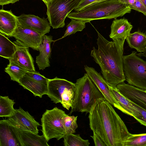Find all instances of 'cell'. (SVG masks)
Instances as JSON below:
<instances>
[{"mask_svg": "<svg viewBox=\"0 0 146 146\" xmlns=\"http://www.w3.org/2000/svg\"><path fill=\"white\" fill-rule=\"evenodd\" d=\"M88 117L91 129L107 146H124L130 133L112 105L104 98L96 100Z\"/></svg>", "mask_w": 146, "mask_h": 146, "instance_id": "1", "label": "cell"}, {"mask_svg": "<svg viewBox=\"0 0 146 146\" xmlns=\"http://www.w3.org/2000/svg\"><path fill=\"white\" fill-rule=\"evenodd\" d=\"M98 48L93 47L91 56L100 67L102 76L115 87L126 80L123 71V45L125 40L110 41L97 31Z\"/></svg>", "mask_w": 146, "mask_h": 146, "instance_id": "2", "label": "cell"}, {"mask_svg": "<svg viewBox=\"0 0 146 146\" xmlns=\"http://www.w3.org/2000/svg\"><path fill=\"white\" fill-rule=\"evenodd\" d=\"M131 10L129 5L119 0H107L92 4L80 11L71 12L67 17L87 23L96 20L116 19L130 13Z\"/></svg>", "mask_w": 146, "mask_h": 146, "instance_id": "3", "label": "cell"}, {"mask_svg": "<svg viewBox=\"0 0 146 146\" xmlns=\"http://www.w3.org/2000/svg\"><path fill=\"white\" fill-rule=\"evenodd\" d=\"M74 84L75 94L70 115L73 112L89 113L97 99L104 98L86 73Z\"/></svg>", "mask_w": 146, "mask_h": 146, "instance_id": "4", "label": "cell"}, {"mask_svg": "<svg viewBox=\"0 0 146 146\" xmlns=\"http://www.w3.org/2000/svg\"><path fill=\"white\" fill-rule=\"evenodd\" d=\"M75 92V84L72 82L57 77L48 79V96L54 103H60L68 110L72 106Z\"/></svg>", "mask_w": 146, "mask_h": 146, "instance_id": "5", "label": "cell"}, {"mask_svg": "<svg viewBox=\"0 0 146 146\" xmlns=\"http://www.w3.org/2000/svg\"><path fill=\"white\" fill-rule=\"evenodd\" d=\"M123 71L126 80L129 84L146 90V61L133 51L123 56Z\"/></svg>", "mask_w": 146, "mask_h": 146, "instance_id": "6", "label": "cell"}, {"mask_svg": "<svg viewBox=\"0 0 146 146\" xmlns=\"http://www.w3.org/2000/svg\"><path fill=\"white\" fill-rule=\"evenodd\" d=\"M67 114L56 107L46 110L43 113L41 119V131L48 141L53 138L58 140L65 136L62 119Z\"/></svg>", "mask_w": 146, "mask_h": 146, "instance_id": "7", "label": "cell"}, {"mask_svg": "<svg viewBox=\"0 0 146 146\" xmlns=\"http://www.w3.org/2000/svg\"><path fill=\"white\" fill-rule=\"evenodd\" d=\"M81 0H50L46 5V15L53 29L63 27L65 20Z\"/></svg>", "mask_w": 146, "mask_h": 146, "instance_id": "8", "label": "cell"}, {"mask_svg": "<svg viewBox=\"0 0 146 146\" xmlns=\"http://www.w3.org/2000/svg\"><path fill=\"white\" fill-rule=\"evenodd\" d=\"M48 79L36 71H27L18 83L24 89L31 92L36 97L42 98L47 94Z\"/></svg>", "mask_w": 146, "mask_h": 146, "instance_id": "9", "label": "cell"}, {"mask_svg": "<svg viewBox=\"0 0 146 146\" xmlns=\"http://www.w3.org/2000/svg\"><path fill=\"white\" fill-rule=\"evenodd\" d=\"M6 120L11 125L20 130L38 134V127L40 125L27 111H24L21 107L15 109L13 114Z\"/></svg>", "mask_w": 146, "mask_h": 146, "instance_id": "10", "label": "cell"}, {"mask_svg": "<svg viewBox=\"0 0 146 146\" xmlns=\"http://www.w3.org/2000/svg\"><path fill=\"white\" fill-rule=\"evenodd\" d=\"M84 69L90 79L102 93L105 99L112 106L122 112V109L112 94L109 88V85L102 76L93 68L84 66Z\"/></svg>", "mask_w": 146, "mask_h": 146, "instance_id": "11", "label": "cell"}, {"mask_svg": "<svg viewBox=\"0 0 146 146\" xmlns=\"http://www.w3.org/2000/svg\"><path fill=\"white\" fill-rule=\"evenodd\" d=\"M43 36L33 29L21 26L18 23L11 37H13L34 50H39Z\"/></svg>", "mask_w": 146, "mask_h": 146, "instance_id": "12", "label": "cell"}, {"mask_svg": "<svg viewBox=\"0 0 146 146\" xmlns=\"http://www.w3.org/2000/svg\"><path fill=\"white\" fill-rule=\"evenodd\" d=\"M19 24L44 36L50 31L51 25L46 19L32 14H23L17 17Z\"/></svg>", "mask_w": 146, "mask_h": 146, "instance_id": "13", "label": "cell"}, {"mask_svg": "<svg viewBox=\"0 0 146 146\" xmlns=\"http://www.w3.org/2000/svg\"><path fill=\"white\" fill-rule=\"evenodd\" d=\"M13 42L15 46V51L12 58L10 60L28 71H35L34 61L29 53V47L19 40Z\"/></svg>", "mask_w": 146, "mask_h": 146, "instance_id": "14", "label": "cell"}, {"mask_svg": "<svg viewBox=\"0 0 146 146\" xmlns=\"http://www.w3.org/2000/svg\"><path fill=\"white\" fill-rule=\"evenodd\" d=\"M116 87L128 100L146 110V90L124 82L118 84Z\"/></svg>", "mask_w": 146, "mask_h": 146, "instance_id": "15", "label": "cell"}, {"mask_svg": "<svg viewBox=\"0 0 146 146\" xmlns=\"http://www.w3.org/2000/svg\"><path fill=\"white\" fill-rule=\"evenodd\" d=\"M13 126L21 146H49L48 143V141L43 135H39L38 134L21 130Z\"/></svg>", "mask_w": 146, "mask_h": 146, "instance_id": "16", "label": "cell"}, {"mask_svg": "<svg viewBox=\"0 0 146 146\" xmlns=\"http://www.w3.org/2000/svg\"><path fill=\"white\" fill-rule=\"evenodd\" d=\"M133 25L125 18L115 19L111 26L110 37L113 41L125 40L130 34Z\"/></svg>", "mask_w": 146, "mask_h": 146, "instance_id": "17", "label": "cell"}, {"mask_svg": "<svg viewBox=\"0 0 146 146\" xmlns=\"http://www.w3.org/2000/svg\"><path fill=\"white\" fill-rule=\"evenodd\" d=\"M0 146H21L13 126L6 119L0 120Z\"/></svg>", "mask_w": 146, "mask_h": 146, "instance_id": "18", "label": "cell"}, {"mask_svg": "<svg viewBox=\"0 0 146 146\" xmlns=\"http://www.w3.org/2000/svg\"><path fill=\"white\" fill-rule=\"evenodd\" d=\"M17 17L10 11L0 10V33L11 37L18 24Z\"/></svg>", "mask_w": 146, "mask_h": 146, "instance_id": "19", "label": "cell"}, {"mask_svg": "<svg viewBox=\"0 0 146 146\" xmlns=\"http://www.w3.org/2000/svg\"><path fill=\"white\" fill-rule=\"evenodd\" d=\"M53 41L51 35L43 36L39 49L40 53L36 58V62L39 70H43L50 66L49 59L51 54V43Z\"/></svg>", "mask_w": 146, "mask_h": 146, "instance_id": "20", "label": "cell"}, {"mask_svg": "<svg viewBox=\"0 0 146 146\" xmlns=\"http://www.w3.org/2000/svg\"><path fill=\"white\" fill-rule=\"evenodd\" d=\"M131 48L135 49L138 52H142L146 48V34L139 31L131 33L126 38Z\"/></svg>", "mask_w": 146, "mask_h": 146, "instance_id": "21", "label": "cell"}, {"mask_svg": "<svg viewBox=\"0 0 146 146\" xmlns=\"http://www.w3.org/2000/svg\"><path fill=\"white\" fill-rule=\"evenodd\" d=\"M15 46L5 35L0 33V56L9 60L12 58Z\"/></svg>", "mask_w": 146, "mask_h": 146, "instance_id": "22", "label": "cell"}, {"mask_svg": "<svg viewBox=\"0 0 146 146\" xmlns=\"http://www.w3.org/2000/svg\"><path fill=\"white\" fill-rule=\"evenodd\" d=\"M5 71L9 75L11 80L18 82L19 80L28 71L23 67L9 60Z\"/></svg>", "mask_w": 146, "mask_h": 146, "instance_id": "23", "label": "cell"}, {"mask_svg": "<svg viewBox=\"0 0 146 146\" xmlns=\"http://www.w3.org/2000/svg\"><path fill=\"white\" fill-rule=\"evenodd\" d=\"M109 88L112 94L121 107L122 112L133 117L130 101L121 93L116 87L109 85Z\"/></svg>", "mask_w": 146, "mask_h": 146, "instance_id": "24", "label": "cell"}, {"mask_svg": "<svg viewBox=\"0 0 146 146\" xmlns=\"http://www.w3.org/2000/svg\"><path fill=\"white\" fill-rule=\"evenodd\" d=\"M15 102L8 96H0V117H9L14 113L13 106Z\"/></svg>", "mask_w": 146, "mask_h": 146, "instance_id": "25", "label": "cell"}, {"mask_svg": "<svg viewBox=\"0 0 146 146\" xmlns=\"http://www.w3.org/2000/svg\"><path fill=\"white\" fill-rule=\"evenodd\" d=\"M65 146H89L90 143L88 139H84L79 134H71L64 137Z\"/></svg>", "mask_w": 146, "mask_h": 146, "instance_id": "26", "label": "cell"}, {"mask_svg": "<svg viewBox=\"0 0 146 146\" xmlns=\"http://www.w3.org/2000/svg\"><path fill=\"white\" fill-rule=\"evenodd\" d=\"M77 117V116H69L68 114L63 117L62 124L65 135L76 133V129L78 127Z\"/></svg>", "mask_w": 146, "mask_h": 146, "instance_id": "27", "label": "cell"}, {"mask_svg": "<svg viewBox=\"0 0 146 146\" xmlns=\"http://www.w3.org/2000/svg\"><path fill=\"white\" fill-rule=\"evenodd\" d=\"M86 22L84 21L71 19L66 26V29L63 36L59 39H62L71 35L74 34L78 31H81L86 27Z\"/></svg>", "mask_w": 146, "mask_h": 146, "instance_id": "28", "label": "cell"}, {"mask_svg": "<svg viewBox=\"0 0 146 146\" xmlns=\"http://www.w3.org/2000/svg\"><path fill=\"white\" fill-rule=\"evenodd\" d=\"M146 146V133L133 134L130 133L124 146Z\"/></svg>", "mask_w": 146, "mask_h": 146, "instance_id": "29", "label": "cell"}, {"mask_svg": "<svg viewBox=\"0 0 146 146\" xmlns=\"http://www.w3.org/2000/svg\"><path fill=\"white\" fill-rule=\"evenodd\" d=\"M130 103L133 117L141 124L146 126V110L131 101Z\"/></svg>", "mask_w": 146, "mask_h": 146, "instance_id": "30", "label": "cell"}, {"mask_svg": "<svg viewBox=\"0 0 146 146\" xmlns=\"http://www.w3.org/2000/svg\"><path fill=\"white\" fill-rule=\"evenodd\" d=\"M106 0H81L74 9L76 11H78L92 4Z\"/></svg>", "mask_w": 146, "mask_h": 146, "instance_id": "31", "label": "cell"}, {"mask_svg": "<svg viewBox=\"0 0 146 146\" xmlns=\"http://www.w3.org/2000/svg\"><path fill=\"white\" fill-rule=\"evenodd\" d=\"M129 6L131 9L141 12L146 16V6L141 0H135L134 3Z\"/></svg>", "mask_w": 146, "mask_h": 146, "instance_id": "32", "label": "cell"}, {"mask_svg": "<svg viewBox=\"0 0 146 146\" xmlns=\"http://www.w3.org/2000/svg\"><path fill=\"white\" fill-rule=\"evenodd\" d=\"M90 137L93 140L95 146H107L99 136L93 131V135Z\"/></svg>", "mask_w": 146, "mask_h": 146, "instance_id": "33", "label": "cell"}, {"mask_svg": "<svg viewBox=\"0 0 146 146\" xmlns=\"http://www.w3.org/2000/svg\"><path fill=\"white\" fill-rule=\"evenodd\" d=\"M19 0H0V5L3 6L10 3H14Z\"/></svg>", "mask_w": 146, "mask_h": 146, "instance_id": "34", "label": "cell"}, {"mask_svg": "<svg viewBox=\"0 0 146 146\" xmlns=\"http://www.w3.org/2000/svg\"><path fill=\"white\" fill-rule=\"evenodd\" d=\"M135 1V0H119L120 3L129 6L133 5Z\"/></svg>", "mask_w": 146, "mask_h": 146, "instance_id": "35", "label": "cell"}, {"mask_svg": "<svg viewBox=\"0 0 146 146\" xmlns=\"http://www.w3.org/2000/svg\"><path fill=\"white\" fill-rule=\"evenodd\" d=\"M137 54L139 56H142L146 58V48L143 52Z\"/></svg>", "mask_w": 146, "mask_h": 146, "instance_id": "36", "label": "cell"}, {"mask_svg": "<svg viewBox=\"0 0 146 146\" xmlns=\"http://www.w3.org/2000/svg\"><path fill=\"white\" fill-rule=\"evenodd\" d=\"M46 5L50 0H42Z\"/></svg>", "mask_w": 146, "mask_h": 146, "instance_id": "37", "label": "cell"}, {"mask_svg": "<svg viewBox=\"0 0 146 146\" xmlns=\"http://www.w3.org/2000/svg\"><path fill=\"white\" fill-rule=\"evenodd\" d=\"M146 6V0H141Z\"/></svg>", "mask_w": 146, "mask_h": 146, "instance_id": "38", "label": "cell"}]
</instances>
